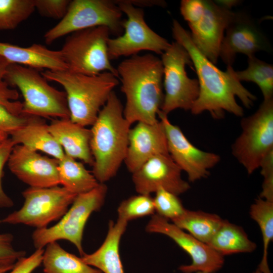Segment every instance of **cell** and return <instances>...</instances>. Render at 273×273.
<instances>
[{"mask_svg": "<svg viewBox=\"0 0 273 273\" xmlns=\"http://www.w3.org/2000/svg\"><path fill=\"white\" fill-rule=\"evenodd\" d=\"M172 35L189 54L198 76V97L191 112L198 115L208 111L215 119H220L226 111L242 117L244 110L236 100L238 97L247 108L253 106L256 96L246 88L235 76L232 66H227L223 71L218 68L197 48L190 33L174 19Z\"/></svg>", "mask_w": 273, "mask_h": 273, "instance_id": "cell-1", "label": "cell"}, {"mask_svg": "<svg viewBox=\"0 0 273 273\" xmlns=\"http://www.w3.org/2000/svg\"><path fill=\"white\" fill-rule=\"evenodd\" d=\"M116 69L126 97L123 115L126 120L131 125L157 122L164 96L161 60L151 54L135 55L122 61Z\"/></svg>", "mask_w": 273, "mask_h": 273, "instance_id": "cell-2", "label": "cell"}, {"mask_svg": "<svg viewBox=\"0 0 273 273\" xmlns=\"http://www.w3.org/2000/svg\"><path fill=\"white\" fill-rule=\"evenodd\" d=\"M92 126V173L99 183L105 184L116 174L125 160L131 128L124 116L123 106L114 91Z\"/></svg>", "mask_w": 273, "mask_h": 273, "instance_id": "cell-3", "label": "cell"}, {"mask_svg": "<svg viewBox=\"0 0 273 273\" xmlns=\"http://www.w3.org/2000/svg\"><path fill=\"white\" fill-rule=\"evenodd\" d=\"M42 75L60 84L66 95L70 119L86 127L92 125L119 81L110 72L87 75L67 70H46Z\"/></svg>", "mask_w": 273, "mask_h": 273, "instance_id": "cell-4", "label": "cell"}, {"mask_svg": "<svg viewBox=\"0 0 273 273\" xmlns=\"http://www.w3.org/2000/svg\"><path fill=\"white\" fill-rule=\"evenodd\" d=\"M4 80L23 96L22 115L44 118H70L66 95L50 85L37 69L10 64Z\"/></svg>", "mask_w": 273, "mask_h": 273, "instance_id": "cell-5", "label": "cell"}, {"mask_svg": "<svg viewBox=\"0 0 273 273\" xmlns=\"http://www.w3.org/2000/svg\"><path fill=\"white\" fill-rule=\"evenodd\" d=\"M180 11L199 51L215 65L227 27L235 12L209 0H183Z\"/></svg>", "mask_w": 273, "mask_h": 273, "instance_id": "cell-6", "label": "cell"}, {"mask_svg": "<svg viewBox=\"0 0 273 273\" xmlns=\"http://www.w3.org/2000/svg\"><path fill=\"white\" fill-rule=\"evenodd\" d=\"M110 34L108 27L100 26L69 34L60 50L67 70L87 75L108 71L119 79L108 54Z\"/></svg>", "mask_w": 273, "mask_h": 273, "instance_id": "cell-7", "label": "cell"}, {"mask_svg": "<svg viewBox=\"0 0 273 273\" xmlns=\"http://www.w3.org/2000/svg\"><path fill=\"white\" fill-rule=\"evenodd\" d=\"M108 188L100 183L93 190L76 196L66 213L55 225L37 229L33 232L32 239L36 249H43L48 244L60 240L73 244L81 257L85 253L82 245L85 224L93 212L103 205Z\"/></svg>", "mask_w": 273, "mask_h": 273, "instance_id": "cell-8", "label": "cell"}, {"mask_svg": "<svg viewBox=\"0 0 273 273\" xmlns=\"http://www.w3.org/2000/svg\"><path fill=\"white\" fill-rule=\"evenodd\" d=\"M122 12L114 1L73 0L59 22L48 30L43 37L47 44L74 32L94 27H108L118 36L124 31Z\"/></svg>", "mask_w": 273, "mask_h": 273, "instance_id": "cell-9", "label": "cell"}, {"mask_svg": "<svg viewBox=\"0 0 273 273\" xmlns=\"http://www.w3.org/2000/svg\"><path fill=\"white\" fill-rule=\"evenodd\" d=\"M241 126L232 153L251 174L273 150V99L263 100L254 113L242 119Z\"/></svg>", "mask_w": 273, "mask_h": 273, "instance_id": "cell-10", "label": "cell"}, {"mask_svg": "<svg viewBox=\"0 0 273 273\" xmlns=\"http://www.w3.org/2000/svg\"><path fill=\"white\" fill-rule=\"evenodd\" d=\"M161 60L165 93L160 111L167 115L177 109L191 111L198 97L199 85L198 79L189 78L186 70L187 65L193 66L189 54L174 41L161 55Z\"/></svg>", "mask_w": 273, "mask_h": 273, "instance_id": "cell-11", "label": "cell"}, {"mask_svg": "<svg viewBox=\"0 0 273 273\" xmlns=\"http://www.w3.org/2000/svg\"><path fill=\"white\" fill-rule=\"evenodd\" d=\"M22 207L0 220L12 224H23L36 229L48 227L61 218L77 195L63 187H29L23 191Z\"/></svg>", "mask_w": 273, "mask_h": 273, "instance_id": "cell-12", "label": "cell"}, {"mask_svg": "<svg viewBox=\"0 0 273 273\" xmlns=\"http://www.w3.org/2000/svg\"><path fill=\"white\" fill-rule=\"evenodd\" d=\"M114 2L127 19L123 21L124 33L114 38L110 37L108 40L110 60L132 56L142 51L162 55L169 48L170 43L147 24L142 9L133 6L127 0Z\"/></svg>", "mask_w": 273, "mask_h": 273, "instance_id": "cell-13", "label": "cell"}, {"mask_svg": "<svg viewBox=\"0 0 273 273\" xmlns=\"http://www.w3.org/2000/svg\"><path fill=\"white\" fill-rule=\"evenodd\" d=\"M145 230L148 233L161 234L169 237L190 256L192 263L178 268L184 273L198 271L213 273L223 265V256L157 214L152 215Z\"/></svg>", "mask_w": 273, "mask_h": 273, "instance_id": "cell-14", "label": "cell"}, {"mask_svg": "<svg viewBox=\"0 0 273 273\" xmlns=\"http://www.w3.org/2000/svg\"><path fill=\"white\" fill-rule=\"evenodd\" d=\"M158 116L164 127L168 153L181 171L187 173L189 181L194 182L207 177L209 170L220 161V156L194 146L180 128L171 123L167 115L160 110Z\"/></svg>", "mask_w": 273, "mask_h": 273, "instance_id": "cell-15", "label": "cell"}, {"mask_svg": "<svg viewBox=\"0 0 273 273\" xmlns=\"http://www.w3.org/2000/svg\"><path fill=\"white\" fill-rule=\"evenodd\" d=\"M271 45L255 20L248 14L235 12L220 44L219 58L226 66H232L238 53L248 57L259 51L269 52Z\"/></svg>", "mask_w": 273, "mask_h": 273, "instance_id": "cell-16", "label": "cell"}, {"mask_svg": "<svg viewBox=\"0 0 273 273\" xmlns=\"http://www.w3.org/2000/svg\"><path fill=\"white\" fill-rule=\"evenodd\" d=\"M181 171L169 154H158L132 173V180L138 194L151 195L162 189L178 196L190 188Z\"/></svg>", "mask_w": 273, "mask_h": 273, "instance_id": "cell-17", "label": "cell"}, {"mask_svg": "<svg viewBox=\"0 0 273 273\" xmlns=\"http://www.w3.org/2000/svg\"><path fill=\"white\" fill-rule=\"evenodd\" d=\"M8 163L12 173L30 187L50 188L60 184L58 160L22 145L14 147Z\"/></svg>", "mask_w": 273, "mask_h": 273, "instance_id": "cell-18", "label": "cell"}, {"mask_svg": "<svg viewBox=\"0 0 273 273\" xmlns=\"http://www.w3.org/2000/svg\"><path fill=\"white\" fill-rule=\"evenodd\" d=\"M158 154H169L164 125L159 120L153 124L142 122L130 128L124 162L133 173L147 160Z\"/></svg>", "mask_w": 273, "mask_h": 273, "instance_id": "cell-19", "label": "cell"}, {"mask_svg": "<svg viewBox=\"0 0 273 273\" xmlns=\"http://www.w3.org/2000/svg\"><path fill=\"white\" fill-rule=\"evenodd\" d=\"M48 129L66 155L93 166L94 159L90 147V129L67 118L52 120L48 125Z\"/></svg>", "mask_w": 273, "mask_h": 273, "instance_id": "cell-20", "label": "cell"}, {"mask_svg": "<svg viewBox=\"0 0 273 273\" xmlns=\"http://www.w3.org/2000/svg\"><path fill=\"white\" fill-rule=\"evenodd\" d=\"M0 56L10 64L36 69L64 70L67 69L60 50H52L37 43L24 47L0 42Z\"/></svg>", "mask_w": 273, "mask_h": 273, "instance_id": "cell-21", "label": "cell"}, {"mask_svg": "<svg viewBox=\"0 0 273 273\" xmlns=\"http://www.w3.org/2000/svg\"><path fill=\"white\" fill-rule=\"evenodd\" d=\"M128 222L118 218L110 221L106 238L101 246L91 254L84 253L82 260L103 273H124L119 255V244Z\"/></svg>", "mask_w": 273, "mask_h": 273, "instance_id": "cell-22", "label": "cell"}, {"mask_svg": "<svg viewBox=\"0 0 273 273\" xmlns=\"http://www.w3.org/2000/svg\"><path fill=\"white\" fill-rule=\"evenodd\" d=\"M28 117L26 123L11 134L15 145H22L32 150L45 153L58 160H61L65 153L50 132L48 125L41 117Z\"/></svg>", "mask_w": 273, "mask_h": 273, "instance_id": "cell-23", "label": "cell"}, {"mask_svg": "<svg viewBox=\"0 0 273 273\" xmlns=\"http://www.w3.org/2000/svg\"><path fill=\"white\" fill-rule=\"evenodd\" d=\"M207 245L222 256L251 252L256 248L242 227L223 219Z\"/></svg>", "mask_w": 273, "mask_h": 273, "instance_id": "cell-24", "label": "cell"}, {"mask_svg": "<svg viewBox=\"0 0 273 273\" xmlns=\"http://www.w3.org/2000/svg\"><path fill=\"white\" fill-rule=\"evenodd\" d=\"M46 246L42 260L45 273H103L65 250L57 242Z\"/></svg>", "mask_w": 273, "mask_h": 273, "instance_id": "cell-25", "label": "cell"}, {"mask_svg": "<svg viewBox=\"0 0 273 273\" xmlns=\"http://www.w3.org/2000/svg\"><path fill=\"white\" fill-rule=\"evenodd\" d=\"M58 169L60 184L76 195L87 192L100 184L82 163L65 154L58 160Z\"/></svg>", "mask_w": 273, "mask_h": 273, "instance_id": "cell-26", "label": "cell"}, {"mask_svg": "<svg viewBox=\"0 0 273 273\" xmlns=\"http://www.w3.org/2000/svg\"><path fill=\"white\" fill-rule=\"evenodd\" d=\"M222 220L215 214L186 209L183 214L172 221L180 229L189 232L197 240L207 244Z\"/></svg>", "mask_w": 273, "mask_h": 273, "instance_id": "cell-27", "label": "cell"}, {"mask_svg": "<svg viewBox=\"0 0 273 273\" xmlns=\"http://www.w3.org/2000/svg\"><path fill=\"white\" fill-rule=\"evenodd\" d=\"M250 215L257 223L262 236L263 256L258 268L262 273H270L267 254L269 244L273 239V202L259 197L251 205Z\"/></svg>", "mask_w": 273, "mask_h": 273, "instance_id": "cell-28", "label": "cell"}, {"mask_svg": "<svg viewBox=\"0 0 273 273\" xmlns=\"http://www.w3.org/2000/svg\"><path fill=\"white\" fill-rule=\"evenodd\" d=\"M236 78L240 82L251 81L260 89L263 100L273 99V66L262 61L255 55L248 58V67L242 71H235Z\"/></svg>", "mask_w": 273, "mask_h": 273, "instance_id": "cell-29", "label": "cell"}, {"mask_svg": "<svg viewBox=\"0 0 273 273\" xmlns=\"http://www.w3.org/2000/svg\"><path fill=\"white\" fill-rule=\"evenodd\" d=\"M35 10L34 0H0V30L16 28Z\"/></svg>", "mask_w": 273, "mask_h": 273, "instance_id": "cell-30", "label": "cell"}, {"mask_svg": "<svg viewBox=\"0 0 273 273\" xmlns=\"http://www.w3.org/2000/svg\"><path fill=\"white\" fill-rule=\"evenodd\" d=\"M153 198L151 195L132 196L122 201L117 208L118 218L129 221L155 214Z\"/></svg>", "mask_w": 273, "mask_h": 273, "instance_id": "cell-31", "label": "cell"}, {"mask_svg": "<svg viewBox=\"0 0 273 273\" xmlns=\"http://www.w3.org/2000/svg\"><path fill=\"white\" fill-rule=\"evenodd\" d=\"M153 202L156 214L168 220L180 216L186 210L177 195L162 189L155 192Z\"/></svg>", "mask_w": 273, "mask_h": 273, "instance_id": "cell-32", "label": "cell"}, {"mask_svg": "<svg viewBox=\"0 0 273 273\" xmlns=\"http://www.w3.org/2000/svg\"><path fill=\"white\" fill-rule=\"evenodd\" d=\"M7 65L0 58V104L4 106L8 110H13L16 101L19 98V94L15 89L11 88L4 80L6 72ZM8 134L0 133V143L8 138Z\"/></svg>", "mask_w": 273, "mask_h": 273, "instance_id": "cell-33", "label": "cell"}, {"mask_svg": "<svg viewBox=\"0 0 273 273\" xmlns=\"http://www.w3.org/2000/svg\"><path fill=\"white\" fill-rule=\"evenodd\" d=\"M13 239V236L10 233H0V267L13 265L26 256L25 251L14 248Z\"/></svg>", "mask_w": 273, "mask_h": 273, "instance_id": "cell-34", "label": "cell"}, {"mask_svg": "<svg viewBox=\"0 0 273 273\" xmlns=\"http://www.w3.org/2000/svg\"><path fill=\"white\" fill-rule=\"evenodd\" d=\"M34 2L35 10L42 16L60 20L66 14L70 1L34 0Z\"/></svg>", "mask_w": 273, "mask_h": 273, "instance_id": "cell-35", "label": "cell"}, {"mask_svg": "<svg viewBox=\"0 0 273 273\" xmlns=\"http://www.w3.org/2000/svg\"><path fill=\"white\" fill-rule=\"evenodd\" d=\"M259 167L261 168V174L263 177L259 197L273 201V150L264 158Z\"/></svg>", "mask_w": 273, "mask_h": 273, "instance_id": "cell-36", "label": "cell"}, {"mask_svg": "<svg viewBox=\"0 0 273 273\" xmlns=\"http://www.w3.org/2000/svg\"><path fill=\"white\" fill-rule=\"evenodd\" d=\"M28 117L15 115L0 104V133L11 135L26 123Z\"/></svg>", "mask_w": 273, "mask_h": 273, "instance_id": "cell-37", "label": "cell"}, {"mask_svg": "<svg viewBox=\"0 0 273 273\" xmlns=\"http://www.w3.org/2000/svg\"><path fill=\"white\" fill-rule=\"evenodd\" d=\"M15 146L11 138H8L0 143V207L1 208H10L14 205L13 200L4 191L2 186V178L4 165L8 161Z\"/></svg>", "mask_w": 273, "mask_h": 273, "instance_id": "cell-38", "label": "cell"}, {"mask_svg": "<svg viewBox=\"0 0 273 273\" xmlns=\"http://www.w3.org/2000/svg\"><path fill=\"white\" fill-rule=\"evenodd\" d=\"M43 249H36L31 255L19 259L7 273H32L42 263Z\"/></svg>", "mask_w": 273, "mask_h": 273, "instance_id": "cell-39", "label": "cell"}, {"mask_svg": "<svg viewBox=\"0 0 273 273\" xmlns=\"http://www.w3.org/2000/svg\"><path fill=\"white\" fill-rule=\"evenodd\" d=\"M136 7H152L154 6H164L165 3L161 1L154 0H127Z\"/></svg>", "mask_w": 273, "mask_h": 273, "instance_id": "cell-40", "label": "cell"}, {"mask_svg": "<svg viewBox=\"0 0 273 273\" xmlns=\"http://www.w3.org/2000/svg\"><path fill=\"white\" fill-rule=\"evenodd\" d=\"M214 2L218 5L229 10H231L233 7L237 6L240 3L239 1L236 0H221Z\"/></svg>", "mask_w": 273, "mask_h": 273, "instance_id": "cell-41", "label": "cell"}, {"mask_svg": "<svg viewBox=\"0 0 273 273\" xmlns=\"http://www.w3.org/2000/svg\"><path fill=\"white\" fill-rule=\"evenodd\" d=\"M14 265L5 266L0 267V273H7L10 271L13 267Z\"/></svg>", "mask_w": 273, "mask_h": 273, "instance_id": "cell-42", "label": "cell"}, {"mask_svg": "<svg viewBox=\"0 0 273 273\" xmlns=\"http://www.w3.org/2000/svg\"><path fill=\"white\" fill-rule=\"evenodd\" d=\"M253 273H262L261 271L258 268L255 271H254Z\"/></svg>", "mask_w": 273, "mask_h": 273, "instance_id": "cell-43", "label": "cell"}, {"mask_svg": "<svg viewBox=\"0 0 273 273\" xmlns=\"http://www.w3.org/2000/svg\"><path fill=\"white\" fill-rule=\"evenodd\" d=\"M196 273H207V272H203V271H198V272H196Z\"/></svg>", "mask_w": 273, "mask_h": 273, "instance_id": "cell-44", "label": "cell"}]
</instances>
